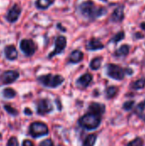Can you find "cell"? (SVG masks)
Masks as SVG:
<instances>
[{"mask_svg": "<svg viewBox=\"0 0 145 146\" xmlns=\"http://www.w3.org/2000/svg\"><path fill=\"white\" fill-rule=\"evenodd\" d=\"M39 146H54V144L51 139H45L39 144Z\"/></svg>", "mask_w": 145, "mask_h": 146, "instance_id": "cell-29", "label": "cell"}, {"mask_svg": "<svg viewBox=\"0 0 145 146\" xmlns=\"http://www.w3.org/2000/svg\"><path fill=\"white\" fill-rule=\"evenodd\" d=\"M57 28L58 29H60L61 31H63V32H66L67 30H66V28L65 27H63V26H62V24L61 23H58L57 24Z\"/></svg>", "mask_w": 145, "mask_h": 146, "instance_id": "cell-34", "label": "cell"}, {"mask_svg": "<svg viewBox=\"0 0 145 146\" xmlns=\"http://www.w3.org/2000/svg\"><path fill=\"white\" fill-rule=\"evenodd\" d=\"M107 75L115 80H122L126 76V68L114 63H109L106 65Z\"/></svg>", "mask_w": 145, "mask_h": 146, "instance_id": "cell-4", "label": "cell"}, {"mask_svg": "<svg viewBox=\"0 0 145 146\" xmlns=\"http://www.w3.org/2000/svg\"><path fill=\"white\" fill-rule=\"evenodd\" d=\"M54 3L55 0H36L35 6L38 9L44 10L49 9Z\"/></svg>", "mask_w": 145, "mask_h": 146, "instance_id": "cell-17", "label": "cell"}, {"mask_svg": "<svg viewBox=\"0 0 145 146\" xmlns=\"http://www.w3.org/2000/svg\"><path fill=\"white\" fill-rule=\"evenodd\" d=\"M53 110V106L50 100L44 98L38 102L37 105V113L40 115H44L50 113Z\"/></svg>", "mask_w": 145, "mask_h": 146, "instance_id": "cell-10", "label": "cell"}, {"mask_svg": "<svg viewBox=\"0 0 145 146\" xmlns=\"http://www.w3.org/2000/svg\"><path fill=\"white\" fill-rule=\"evenodd\" d=\"M79 10L85 18L91 21L101 18L108 13V9L106 8L97 5L92 0L82 2L79 6Z\"/></svg>", "mask_w": 145, "mask_h": 146, "instance_id": "cell-1", "label": "cell"}, {"mask_svg": "<svg viewBox=\"0 0 145 146\" xmlns=\"http://www.w3.org/2000/svg\"><path fill=\"white\" fill-rule=\"evenodd\" d=\"M118 93V88L116 86H109L105 90V96L108 99L115 98Z\"/></svg>", "mask_w": 145, "mask_h": 146, "instance_id": "cell-20", "label": "cell"}, {"mask_svg": "<svg viewBox=\"0 0 145 146\" xmlns=\"http://www.w3.org/2000/svg\"><path fill=\"white\" fill-rule=\"evenodd\" d=\"M89 112L102 115L105 112V105L99 103H91L88 108Z\"/></svg>", "mask_w": 145, "mask_h": 146, "instance_id": "cell-15", "label": "cell"}, {"mask_svg": "<svg viewBox=\"0 0 145 146\" xmlns=\"http://www.w3.org/2000/svg\"><path fill=\"white\" fill-rule=\"evenodd\" d=\"M84 58V53L79 50H74L73 51L71 52L69 58H68V62L69 63H79Z\"/></svg>", "mask_w": 145, "mask_h": 146, "instance_id": "cell-16", "label": "cell"}, {"mask_svg": "<svg viewBox=\"0 0 145 146\" xmlns=\"http://www.w3.org/2000/svg\"><path fill=\"white\" fill-rule=\"evenodd\" d=\"M39 83H41L44 86L55 88L61 86L64 82V78L59 74H44L41 75L38 78Z\"/></svg>", "mask_w": 145, "mask_h": 146, "instance_id": "cell-3", "label": "cell"}, {"mask_svg": "<svg viewBox=\"0 0 145 146\" xmlns=\"http://www.w3.org/2000/svg\"><path fill=\"white\" fill-rule=\"evenodd\" d=\"M102 62H103V57L102 56H97L95 58H93L90 63V68L92 70H98L102 65Z\"/></svg>", "mask_w": 145, "mask_h": 146, "instance_id": "cell-19", "label": "cell"}, {"mask_svg": "<svg viewBox=\"0 0 145 146\" xmlns=\"http://www.w3.org/2000/svg\"><path fill=\"white\" fill-rule=\"evenodd\" d=\"M2 94H3V97L5 98H13L14 97H15L16 92L12 88H5L3 90Z\"/></svg>", "mask_w": 145, "mask_h": 146, "instance_id": "cell-24", "label": "cell"}, {"mask_svg": "<svg viewBox=\"0 0 145 146\" xmlns=\"http://www.w3.org/2000/svg\"><path fill=\"white\" fill-rule=\"evenodd\" d=\"M101 121H102V115L89 112L84 115L79 119V123L82 127L87 130H94L99 127Z\"/></svg>", "mask_w": 145, "mask_h": 146, "instance_id": "cell-2", "label": "cell"}, {"mask_svg": "<svg viewBox=\"0 0 145 146\" xmlns=\"http://www.w3.org/2000/svg\"><path fill=\"white\" fill-rule=\"evenodd\" d=\"M4 109H5V110L9 114H10L12 115H18V111L15 108H13L10 104H5L4 105Z\"/></svg>", "mask_w": 145, "mask_h": 146, "instance_id": "cell-26", "label": "cell"}, {"mask_svg": "<svg viewBox=\"0 0 145 146\" xmlns=\"http://www.w3.org/2000/svg\"><path fill=\"white\" fill-rule=\"evenodd\" d=\"M144 103H140L138 104V105L137 106V113H142L144 112Z\"/></svg>", "mask_w": 145, "mask_h": 146, "instance_id": "cell-30", "label": "cell"}, {"mask_svg": "<svg viewBox=\"0 0 145 146\" xmlns=\"http://www.w3.org/2000/svg\"><path fill=\"white\" fill-rule=\"evenodd\" d=\"M19 73L15 70H8L0 75V82L3 85L11 84L19 78Z\"/></svg>", "mask_w": 145, "mask_h": 146, "instance_id": "cell-9", "label": "cell"}, {"mask_svg": "<svg viewBox=\"0 0 145 146\" xmlns=\"http://www.w3.org/2000/svg\"><path fill=\"white\" fill-rule=\"evenodd\" d=\"M136 39H139V38H144V34H141V33H135V37H134Z\"/></svg>", "mask_w": 145, "mask_h": 146, "instance_id": "cell-32", "label": "cell"}, {"mask_svg": "<svg viewBox=\"0 0 145 146\" xmlns=\"http://www.w3.org/2000/svg\"><path fill=\"white\" fill-rule=\"evenodd\" d=\"M22 146H34V145L31 140L26 139L22 142Z\"/></svg>", "mask_w": 145, "mask_h": 146, "instance_id": "cell-31", "label": "cell"}, {"mask_svg": "<svg viewBox=\"0 0 145 146\" xmlns=\"http://www.w3.org/2000/svg\"><path fill=\"white\" fill-rule=\"evenodd\" d=\"M125 18V14H124V6L121 5L118 6L116 9H115V10L113 11V13L110 15V21L112 22H115V23H119L121 22Z\"/></svg>", "mask_w": 145, "mask_h": 146, "instance_id": "cell-11", "label": "cell"}, {"mask_svg": "<svg viewBox=\"0 0 145 146\" xmlns=\"http://www.w3.org/2000/svg\"><path fill=\"white\" fill-rule=\"evenodd\" d=\"M7 146H19L17 139L15 137H11L7 143Z\"/></svg>", "mask_w": 145, "mask_h": 146, "instance_id": "cell-28", "label": "cell"}, {"mask_svg": "<svg viewBox=\"0 0 145 146\" xmlns=\"http://www.w3.org/2000/svg\"><path fill=\"white\" fill-rule=\"evenodd\" d=\"M24 112H25V114H26V115H31L32 114V110H31L30 109H28V108H26V109H25V110H24Z\"/></svg>", "mask_w": 145, "mask_h": 146, "instance_id": "cell-35", "label": "cell"}, {"mask_svg": "<svg viewBox=\"0 0 145 146\" xmlns=\"http://www.w3.org/2000/svg\"><path fill=\"white\" fill-rule=\"evenodd\" d=\"M140 27H141V29H143V30H144L145 31V21L144 22H142V23L140 24Z\"/></svg>", "mask_w": 145, "mask_h": 146, "instance_id": "cell-36", "label": "cell"}, {"mask_svg": "<svg viewBox=\"0 0 145 146\" xmlns=\"http://www.w3.org/2000/svg\"><path fill=\"white\" fill-rule=\"evenodd\" d=\"M134 104H135V101H133V100L125 102L124 104H123V109L126 111H129V110H131L134 107Z\"/></svg>", "mask_w": 145, "mask_h": 146, "instance_id": "cell-27", "label": "cell"}, {"mask_svg": "<svg viewBox=\"0 0 145 146\" xmlns=\"http://www.w3.org/2000/svg\"><path fill=\"white\" fill-rule=\"evenodd\" d=\"M66 46H67V38L63 35L57 36L55 39V49L53 51H51L49 54L48 58L51 59L55 56L61 54L62 51H64Z\"/></svg>", "mask_w": 145, "mask_h": 146, "instance_id": "cell-7", "label": "cell"}, {"mask_svg": "<svg viewBox=\"0 0 145 146\" xmlns=\"http://www.w3.org/2000/svg\"><path fill=\"white\" fill-rule=\"evenodd\" d=\"M133 74V70L130 68H126V74H128V75H132Z\"/></svg>", "mask_w": 145, "mask_h": 146, "instance_id": "cell-33", "label": "cell"}, {"mask_svg": "<svg viewBox=\"0 0 145 146\" xmlns=\"http://www.w3.org/2000/svg\"><path fill=\"white\" fill-rule=\"evenodd\" d=\"M92 75L89 73H86L83 75H81L76 81V85L80 88H86L91 82L92 81Z\"/></svg>", "mask_w": 145, "mask_h": 146, "instance_id": "cell-14", "label": "cell"}, {"mask_svg": "<svg viewBox=\"0 0 145 146\" xmlns=\"http://www.w3.org/2000/svg\"><path fill=\"white\" fill-rule=\"evenodd\" d=\"M144 105H145V103H144Z\"/></svg>", "mask_w": 145, "mask_h": 146, "instance_id": "cell-37", "label": "cell"}, {"mask_svg": "<svg viewBox=\"0 0 145 146\" xmlns=\"http://www.w3.org/2000/svg\"><path fill=\"white\" fill-rule=\"evenodd\" d=\"M87 50H91V51H94V50H103L104 49V44L97 38H91L85 46Z\"/></svg>", "mask_w": 145, "mask_h": 146, "instance_id": "cell-12", "label": "cell"}, {"mask_svg": "<svg viewBox=\"0 0 145 146\" xmlns=\"http://www.w3.org/2000/svg\"><path fill=\"white\" fill-rule=\"evenodd\" d=\"M21 14V8L18 4H14L6 13L5 19L9 23H15L18 21Z\"/></svg>", "mask_w": 145, "mask_h": 146, "instance_id": "cell-8", "label": "cell"}, {"mask_svg": "<svg viewBox=\"0 0 145 146\" xmlns=\"http://www.w3.org/2000/svg\"><path fill=\"white\" fill-rule=\"evenodd\" d=\"M96 141H97V135L96 134H90L85 139L83 146H94Z\"/></svg>", "mask_w": 145, "mask_h": 146, "instance_id": "cell-23", "label": "cell"}, {"mask_svg": "<svg viewBox=\"0 0 145 146\" xmlns=\"http://www.w3.org/2000/svg\"><path fill=\"white\" fill-rule=\"evenodd\" d=\"M29 133L31 136L34 139L39 138L44 135H47L49 133V129L46 124L40 121H35L31 124L29 128Z\"/></svg>", "mask_w": 145, "mask_h": 146, "instance_id": "cell-5", "label": "cell"}, {"mask_svg": "<svg viewBox=\"0 0 145 146\" xmlns=\"http://www.w3.org/2000/svg\"><path fill=\"white\" fill-rule=\"evenodd\" d=\"M145 87V79H139L138 80H136L135 82H132L131 84V88L132 90L138 91V90H141L144 89Z\"/></svg>", "mask_w": 145, "mask_h": 146, "instance_id": "cell-21", "label": "cell"}, {"mask_svg": "<svg viewBox=\"0 0 145 146\" xmlns=\"http://www.w3.org/2000/svg\"><path fill=\"white\" fill-rule=\"evenodd\" d=\"M129 51H130V46L128 44H123L115 50V52L114 53V56L119 58L125 57L129 54Z\"/></svg>", "mask_w": 145, "mask_h": 146, "instance_id": "cell-18", "label": "cell"}, {"mask_svg": "<svg viewBox=\"0 0 145 146\" xmlns=\"http://www.w3.org/2000/svg\"><path fill=\"white\" fill-rule=\"evenodd\" d=\"M4 56L9 61H15L18 57V51L15 45L9 44L4 47Z\"/></svg>", "mask_w": 145, "mask_h": 146, "instance_id": "cell-13", "label": "cell"}, {"mask_svg": "<svg viewBox=\"0 0 145 146\" xmlns=\"http://www.w3.org/2000/svg\"><path fill=\"white\" fill-rule=\"evenodd\" d=\"M126 146H144V141L142 138H136L132 141L129 142Z\"/></svg>", "mask_w": 145, "mask_h": 146, "instance_id": "cell-25", "label": "cell"}, {"mask_svg": "<svg viewBox=\"0 0 145 146\" xmlns=\"http://www.w3.org/2000/svg\"><path fill=\"white\" fill-rule=\"evenodd\" d=\"M124 38H125V32H124V31H120V32L117 33L113 38H111V39L109 40V43L118 44L119 42H121V41L123 40Z\"/></svg>", "mask_w": 145, "mask_h": 146, "instance_id": "cell-22", "label": "cell"}, {"mask_svg": "<svg viewBox=\"0 0 145 146\" xmlns=\"http://www.w3.org/2000/svg\"><path fill=\"white\" fill-rule=\"evenodd\" d=\"M20 49L26 56H32L37 50L36 44L30 38H23L20 42Z\"/></svg>", "mask_w": 145, "mask_h": 146, "instance_id": "cell-6", "label": "cell"}]
</instances>
